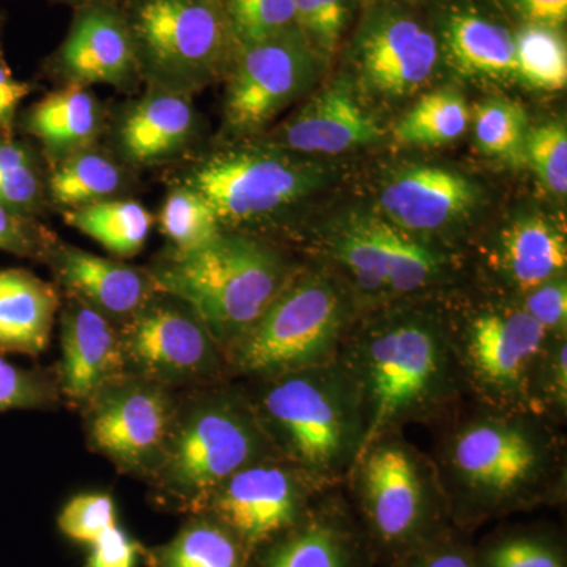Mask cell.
Instances as JSON below:
<instances>
[{"label": "cell", "mask_w": 567, "mask_h": 567, "mask_svg": "<svg viewBox=\"0 0 567 567\" xmlns=\"http://www.w3.org/2000/svg\"><path fill=\"white\" fill-rule=\"evenodd\" d=\"M445 297L361 312L347 333L336 361L363 410L361 453L405 424L453 415L466 394Z\"/></svg>", "instance_id": "obj_1"}, {"label": "cell", "mask_w": 567, "mask_h": 567, "mask_svg": "<svg viewBox=\"0 0 567 567\" xmlns=\"http://www.w3.org/2000/svg\"><path fill=\"white\" fill-rule=\"evenodd\" d=\"M432 461L446 502L473 513L535 505L566 483L558 424L532 412L477 404L454 420Z\"/></svg>", "instance_id": "obj_2"}, {"label": "cell", "mask_w": 567, "mask_h": 567, "mask_svg": "<svg viewBox=\"0 0 567 567\" xmlns=\"http://www.w3.org/2000/svg\"><path fill=\"white\" fill-rule=\"evenodd\" d=\"M276 453L331 491L364 442L360 399L338 361L262 379L251 402Z\"/></svg>", "instance_id": "obj_3"}, {"label": "cell", "mask_w": 567, "mask_h": 567, "mask_svg": "<svg viewBox=\"0 0 567 567\" xmlns=\"http://www.w3.org/2000/svg\"><path fill=\"white\" fill-rule=\"evenodd\" d=\"M293 274L271 246L223 229L200 248L174 251L151 276L158 292L178 298L196 312L227 354Z\"/></svg>", "instance_id": "obj_4"}, {"label": "cell", "mask_w": 567, "mask_h": 567, "mask_svg": "<svg viewBox=\"0 0 567 567\" xmlns=\"http://www.w3.org/2000/svg\"><path fill=\"white\" fill-rule=\"evenodd\" d=\"M360 315L349 287L327 265L295 271L227 352V365L244 375L270 379L331 363Z\"/></svg>", "instance_id": "obj_5"}, {"label": "cell", "mask_w": 567, "mask_h": 567, "mask_svg": "<svg viewBox=\"0 0 567 567\" xmlns=\"http://www.w3.org/2000/svg\"><path fill=\"white\" fill-rule=\"evenodd\" d=\"M327 267L361 312L454 292L461 262L443 246L405 233L379 213H354L323 238Z\"/></svg>", "instance_id": "obj_6"}, {"label": "cell", "mask_w": 567, "mask_h": 567, "mask_svg": "<svg viewBox=\"0 0 567 567\" xmlns=\"http://www.w3.org/2000/svg\"><path fill=\"white\" fill-rule=\"evenodd\" d=\"M445 309L466 394L492 409L536 413V374L551 336L509 295L462 306L446 295Z\"/></svg>", "instance_id": "obj_7"}, {"label": "cell", "mask_w": 567, "mask_h": 567, "mask_svg": "<svg viewBox=\"0 0 567 567\" xmlns=\"http://www.w3.org/2000/svg\"><path fill=\"white\" fill-rule=\"evenodd\" d=\"M130 31L142 76L156 91L181 95L223 74L234 48L216 0H140Z\"/></svg>", "instance_id": "obj_8"}, {"label": "cell", "mask_w": 567, "mask_h": 567, "mask_svg": "<svg viewBox=\"0 0 567 567\" xmlns=\"http://www.w3.org/2000/svg\"><path fill=\"white\" fill-rule=\"evenodd\" d=\"M276 456L251 402L219 393L197 402L175 425L159 472L171 492L203 503L235 473Z\"/></svg>", "instance_id": "obj_9"}, {"label": "cell", "mask_w": 567, "mask_h": 567, "mask_svg": "<svg viewBox=\"0 0 567 567\" xmlns=\"http://www.w3.org/2000/svg\"><path fill=\"white\" fill-rule=\"evenodd\" d=\"M334 175L319 158L265 145L216 153L186 178L221 224L259 221L322 189Z\"/></svg>", "instance_id": "obj_10"}, {"label": "cell", "mask_w": 567, "mask_h": 567, "mask_svg": "<svg viewBox=\"0 0 567 567\" xmlns=\"http://www.w3.org/2000/svg\"><path fill=\"white\" fill-rule=\"evenodd\" d=\"M347 480L369 527L388 546H405L423 536L446 502L434 461L410 445L401 432L365 447Z\"/></svg>", "instance_id": "obj_11"}, {"label": "cell", "mask_w": 567, "mask_h": 567, "mask_svg": "<svg viewBox=\"0 0 567 567\" xmlns=\"http://www.w3.org/2000/svg\"><path fill=\"white\" fill-rule=\"evenodd\" d=\"M443 54L439 37L398 3H375L354 33L349 74L357 91L401 102L435 80Z\"/></svg>", "instance_id": "obj_12"}, {"label": "cell", "mask_w": 567, "mask_h": 567, "mask_svg": "<svg viewBox=\"0 0 567 567\" xmlns=\"http://www.w3.org/2000/svg\"><path fill=\"white\" fill-rule=\"evenodd\" d=\"M323 62L298 29L237 51L224 117L230 133L251 136L311 92Z\"/></svg>", "instance_id": "obj_13"}, {"label": "cell", "mask_w": 567, "mask_h": 567, "mask_svg": "<svg viewBox=\"0 0 567 567\" xmlns=\"http://www.w3.org/2000/svg\"><path fill=\"white\" fill-rule=\"evenodd\" d=\"M125 363L155 383L210 379L226 354L188 305L153 295L121 331Z\"/></svg>", "instance_id": "obj_14"}, {"label": "cell", "mask_w": 567, "mask_h": 567, "mask_svg": "<svg viewBox=\"0 0 567 567\" xmlns=\"http://www.w3.org/2000/svg\"><path fill=\"white\" fill-rule=\"evenodd\" d=\"M327 488L282 457L254 462L210 496L216 516L245 546L257 547L292 528L306 503Z\"/></svg>", "instance_id": "obj_15"}, {"label": "cell", "mask_w": 567, "mask_h": 567, "mask_svg": "<svg viewBox=\"0 0 567 567\" xmlns=\"http://www.w3.org/2000/svg\"><path fill=\"white\" fill-rule=\"evenodd\" d=\"M93 447L132 472L162 465L175 427L174 406L158 383L117 382L92 399Z\"/></svg>", "instance_id": "obj_16"}, {"label": "cell", "mask_w": 567, "mask_h": 567, "mask_svg": "<svg viewBox=\"0 0 567 567\" xmlns=\"http://www.w3.org/2000/svg\"><path fill=\"white\" fill-rule=\"evenodd\" d=\"M480 203V186L464 174L420 164L395 171L382 183L377 213L405 233L436 244V237L470 219Z\"/></svg>", "instance_id": "obj_17"}, {"label": "cell", "mask_w": 567, "mask_h": 567, "mask_svg": "<svg viewBox=\"0 0 567 567\" xmlns=\"http://www.w3.org/2000/svg\"><path fill=\"white\" fill-rule=\"evenodd\" d=\"M360 96L349 76L339 78L312 93L262 144L309 158L338 156L375 144L383 132Z\"/></svg>", "instance_id": "obj_18"}, {"label": "cell", "mask_w": 567, "mask_h": 567, "mask_svg": "<svg viewBox=\"0 0 567 567\" xmlns=\"http://www.w3.org/2000/svg\"><path fill=\"white\" fill-rule=\"evenodd\" d=\"M481 265L495 293L520 297L566 275V227L543 213L514 216L484 246Z\"/></svg>", "instance_id": "obj_19"}, {"label": "cell", "mask_w": 567, "mask_h": 567, "mask_svg": "<svg viewBox=\"0 0 567 567\" xmlns=\"http://www.w3.org/2000/svg\"><path fill=\"white\" fill-rule=\"evenodd\" d=\"M125 365L122 334L114 322L73 298L62 315L63 393L74 402H91L121 380Z\"/></svg>", "instance_id": "obj_20"}, {"label": "cell", "mask_w": 567, "mask_h": 567, "mask_svg": "<svg viewBox=\"0 0 567 567\" xmlns=\"http://www.w3.org/2000/svg\"><path fill=\"white\" fill-rule=\"evenodd\" d=\"M59 69L71 85H128L140 74L128 22L106 7L84 11L59 52Z\"/></svg>", "instance_id": "obj_21"}, {"label": "cell", "mask_w": 567, "mask_h": 567, "mask_svg": "<svg viewBox=\"0 0 567 567\" xmlns=\"http://www.w3.org/2000/svg\"><path fill=\"white\" fill-rule=\"evenodd\" d=\"M54 270L74 300L112 322H128L158 292L151 275L71 246L55 249Z\"/></svg>", "instance_id": "obj_22"}, {"label": "cell", "mask_w": 567, "mask_h": 567, "mask_svg": "<svg viewBox=\"0 0 567 567\" xmlns=\"http://www.w3.org/2000/svg\"><path fill=\"white\" fill-rule=\"evenodd\" d=\"M196 132V111L188 95L152 89L125 112L118 147L128 162L153 164L188 147Z\"/></svg>", "instance_id": "obj_23"}, {"label": "cell", "mask_w": 567, "mask_h": 567, "mask_svg": "<svg viewBox=\"0 0 567 567\" xmlns=\"http://www.w3.org/2000/svg\"><path fill=\"white\" fill-rule=\"evenodd\" d=\"M59 293L24 268L0 270V352L40 354L50 344Z\"/></svg>", "instance_id": "obj_24"}, {"label": "cell", "mask_w": 567, "mask_h": 567, "mask_svg": "<svg viewBox=\"0 0 567 567\" xmlns=\"http://www.w3.org/2000/svg\"><path fill=\"white\" fill-rule=\"evenodd\" d=\"M442 54L465 76L516 80L514 33L473 10L446 14L439 35Z\"/></svg>", "instance_id": "obj_25"}, {"label": "cell", "mask_w": 567, "mask_h": 567, "mask_svg": "<svg viewBox=\"0 0 567 567\" xmlns=\"http://www.w3.org/2000/svg\"><path fill=\"white\" fill-rule=\"evenodd\" d=\"M29 132L55 163L92 147L102 126L99 102L81 85L52 92L32 107Z\"/></svg>", "instance_id": "obj_26"}, {"label": "cell", "mask_w": 567, "mask_h": 567, "mask_svg": "<svg viewBox=\"0 0 567 567\" xmlns=\"http://www.w3.org/2000/svg\"><path fill=\"white\" fill-rule=\"evenodd\" d=\"M66 221L121 257L136 256L145 246L153 216L136 200H104L66 212Z\"/></svg>", "instance_id": "obj_27"}, {"label": "cell", "mask_w": 567, "mask_h": 567, "mask_svg": "<svg viewBox=\"0 0 567 567\" xmlns=\"http://www.w3.org/2000/svg\"><path fill=\"white\" fill-rule=\"evenodd\" d=\"M122 186L121 167L102 153L87 148L58 163L48 188L52 203L74 210L111 200Z\"/></svg>", "instance_id": "obj_28"}, {"label": "cell", "mask_w": 567, "mask_h": 567, "mask_svg": "<svg viewBox=\"0 0 567 567\" xmlns=\"http://www.w3.org/2000/svg\"><path fill=\"white\" fill-rule=\"evenodd\" d=\"M472 122L465 96L453 89L424 93L394 130L406 145H445L461 140Z\"/></svg>", "instance_id": "obj_29"}, {"label": "cell", "mask_w": 567, "mask_h": 567, "mask_svg": "<svg viewBox=\"0 0 567 567\" xmlns=\"http://www.w3.org/2000/svg\"><path fill=\"white\" fill-rule=\"evenodd\" d=\"M516 80L535 91L558 92L567 84V47L561 29L524 24L514 33Z\"/></svg>", "instance_id": "obj_30"}, {"label": "cell", "mask_w": 567, "mask_h": 567, "mask_svg": "<svg viewBox=\"0 0 567 567\" xmlns=\"http://www.w3.org/2000/svg\"><path fill=\"white\" fill-rule=\"evenodd\" d=\"M265 567H350L349 540L330 518L315 517L276 547Z\"/></svg>", "instance_id": "obj_31"}, {"label": "cell", "mask_w": 567, "mask_h": 567, "mask_svg": "<svg viewBox=\"0 0 567 567\" xmlns=\"http://www.w3.org/2000/svg\"><path fill=\"white\" fill-rule=\"evenodd\" d=\"M163 567H244L240 540L224 525L199 522L163 550Z\"/></svg>", "instance_id": "obj_32"}, {"label": "cell", "mask_w": 567, "mask_h": 567, "mask_svg": "<svg viewBox=\"0 0 567 567\" xmlns=\"http://www.w3.org/2000/svg\"><path fill=\"white\" fill-rule=\"evenodd\" d=\"M159 229L173 241L175 251L186 252L207 245L223 226L212 205L196 189L182 185L164 200Z\"/></svg>", "instance_id": "obj_33"}, {"label": "cell", "mask_w": 567, "mask_h": 567, "mask_svg": "<svg viewBox=\"0 0 567 567\" xmlns=\"http://www.w3.org/2000/svg\"><path fill=\"white\" fill-rule=\"evenodd\" d=\"M477 148L495 158L520 156L528 133L527 112L507 99H488L473 111Z\"/></svg>", "instance_id": "obj_34"}, {"label": "cell", "mask_w": 567, "mask_h": 567, "mask_svg": "<svg viewBox=\"0 0 567 567\" xmlns=\"http://www.w3.org/2000/svg\"><path fill=\"white\" fill-rule=\"evenodd\" d=\"M223 9L237 51L297 29L295 0H226Z\"/></svg>", "instance_id": "obj_35"}, {"label": "cell", "mask_w": 567, "mask_h": 567, "mask_svg": "<svg viewBox=\"0 0 567 567\" xmlns=\"http://www.w3.org/2000/svg\"><path fill=\"white\" fill-rule=\"evenodd\" d=\"M352 20V0H295V25L306 43L330 61Z\"/></svg>", "instance_id": "obj_36"}, {"label": "cell", "mask_w": 567, "mask_h": 567, "mask_svg": "<svg viewBox=\"0 0 567 567\" xmlns=\"http://www.w3.org/2000/svg\"><path fill=\"white\" fill-rule=\"evenodd\" d=\"M544 188L559 199L567 193V128L563 121L529 126L520 153Z\"/></svg>", "instance_id": "obj_37"}, {"label": "cell", "mask_w": 567, "mask_h": 567, "mask_svg": "<svg viewBox=\"0 0 567 567\" xmlns=\"http://www.w3.org/2000/svg\"><path fill=\"white\" fill-rule=\"evenodd\" d=\"M43 194L40 171L32 152L11 136H0V205L25 215Z\"/></svg>", "instance_id": "obj_38"}, {"label": "cell", "mask_w": 567, "mask_h": 567, "mask_svg": "<svg viewBox=\"0 0 567 567\" xmlns=\"http://www.w3.org/2000/svg\"><path fill=\"white\" fill-rule=\"evenodd\" d=\"M536 415L561 424L567 413V336H551L535 386Z\"/></svg>", "instance_id": "obj_39"}, {"label": "cell", "mask_w": 567, "mask_h": 567, "mask_svg": "<svg viewBox=\"0 0 567 567\" xmlns=\"http://www.w3.org/2000/svg\"><path fill=\"white\" fill-rule=\"evenodd\" d=\"M115 503L107 494H84L71 498L59 516L63 535L78 543L92 544L114 527Z\"/></svg>", "instance_id": "obj_40"}, {"label": "cell", "mask_w": 567, "mask_h": 567, "mask_svg": "<svg viewBox=\"0 0 567 567\" xmlns=\"http://www.w3.org/2000/svg\"><path fill=\"white\" fill-rule=\"evenodd\" d=\"M514 298L548 336H567L566 275L548 279L535 289Z\"/></svg>", "instance_id": "obj_41"}, {"label": "cell", "mask_w": 567, "mask_h": 567, "mask_svg": "<svg viewBox=\"0 0 567 567\" xmlns=\"http://www.w3.org/2000/svg\"><path fill=\"white\" fill-rule=\"evenodd\" d=\"M484 567H565L561 554L548 540L513 536L498 540L483 557Z\"/></svg>", "instance_id": "obj_42"}, {"label": "cell", "mask_w": 567, "mask_h": 567, "mask_svg": "<svg viewBox=\"0 0 567 567\" xmlns=\"http://www.w3.org/2000/svg\"><path fill=\"white\" fill-rule=\"evenodd\" d=\"M51 388L33 372L0 358V412L11 409H39L50 404Z\"/></svg>", "instance_id": "obj_43"}, {"label": "cell", "mask_w": 567, "mask_h": 567, "mask_svg": "<svg viewBox=\"0 0 567 567\" xmlns=\"http://www.w3.org/2000/svg\"><path fill=\"white\" fill-rule=\"evenodd\" d=\"M0 249L22 257L41 256L48 240L28 216L0 205Z\"/></svg>", "instance_id": "obj_44"}, {"label": "cell", "mask_w": 567, "mask_h": 567, "mask_svg": "<svg viewBox=\"0 0 567 567\" xmlns=\"http://www.w3.org/2000/svg\"><path fill=\"white\" fill-rule=\"evenodd\" d=\"M92 554L85 567H134L137 544L117 524L107 528L92 543Z\"/></svg>", "instance_id": "obj_45"}, {"label": "cell", "mask_w": 567, "mask_h": 567, "mask_svg": "<svg viewBox=\"0 0 567 567\" xmlns=\"http://www.w3.org/2000/svg\"><path fill=\"white\" fill-rule=\"evenodd\" d=\"M524 24L561 29L567 21V0H505Z\"/></svg>", "instance_id": "obj_46"}, {"label": "cell", "mask_w": 567, "mask_h": 567, "mask_svg": "<svg viewBox=\"0 0 567 567\" xmlns=\"http://www.w3.org/2000/svg\"><path fill=\"white\" fill-rule=\"evenodd\" d=\"M29 92H31L29 84L14 80L10 70L0 62V132L6 136H10L14 112Z\"/></svg>", "instance_id": "obj_47"}, {"label": "cell", "mask_w": 567, "mask_h": 567, "mask_svg": "<svg viewBox=\"0 0 567 567\" xmlns=\"http://www.w3.org/2000/svg\"><path fill=\"white\" fill-rule=\"evenodd\" d=\"M412 567H476L472 558L462 550H442L429 555Z\"/></svg>", "instance_id": "obj_48"}, {"label": "cell", "mask_w": 567, "mask_h": 567, "mask_svg": "<svg viewBox=\"0 0 567 567\" xmlns=\"http://www.w3.org/2000/svg\"><path fill=\"white\" fill-rule=\"evenodd\" d=\"M372 6H375V3H399L401 0H371Z\"/></svg>", "instance_id": "obj_49"}]
</instances>
